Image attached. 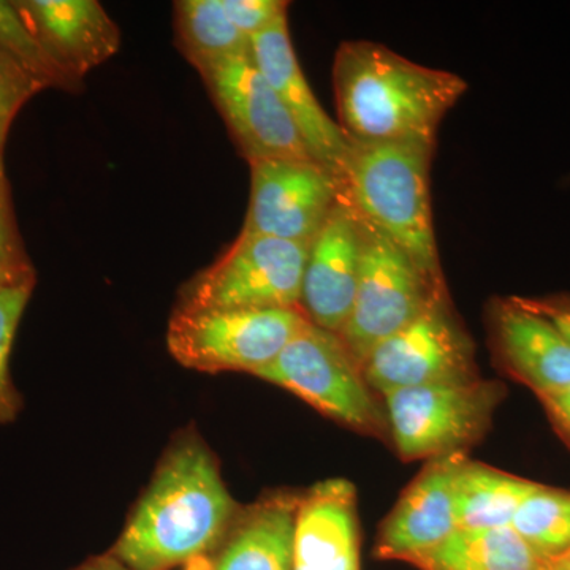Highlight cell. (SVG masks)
<instances>
[{"mask_svg":"<svg viewBox=\"0 0 570 570\" xmlns=\"http://www.w3.org/2000/svg\"><path fill=\"white\" fill-rule=\"evenodd\" d=\"M463 452L431 460L382 524L376 553L385 560L407 561L436 549L459 531L455 479Z\"/></svg>","mask_w":570,"mask_h":570,"instance_id":"5bb4252c","label":"cell"},{"mask_svg":"<svg viewBox=\"0 0 570 570\" xmlns=\"http://www.w3.org/2000/svg\"><path fill=\"white\" fill-rule=\"evenodd\" d=\"M236 148L254 160H314L253 52L198 70Z\"/></svg>","mask_w":570,"mask_h":570,"instance_id":"30bf717a","label":"cell"},{"mask_svg":"<svg viewBox=\"0 0 570 570\" xmlns=\"http://www.w3.org/2000/svg\"><path fill=\"white\" fill-rule=\"evenodd\" d=\"M363 257V217L344 189L307 249L302 311L311 324L337 333L354 305Z\"/></svg>","mask_w":570,"mask_h":570,"instance_id":"7c38bea8","label":"cell"},{"mask_svg":"<svg viewBox=\"0 0 570 570\" xmlns=\"http://www.w3.org/2000/svg\"><path fill=\"white\" fill-rule=\"evenodd\" d=\"M491 330L504 365L538 396L569 387L570 340L531 299L498 302Z\"/></svg>","mask_w":570,"mask_h":570,"instance_id":"2e32d148","label":"cell"},{"mask_svg":"<svg viewBox=\"0 0 570 570\" xmlns=\"http://www.w3.org/2000/svg\"><path fill=\"white\" fill-rule=\"evenodd\" d=\"M36 284L0 288V425H9L20 415L22 397L10 373L14 336Z\"/></svg>","mask_w":570,"mask_h":570,"instance_id":"cb8c5ba5","label":"cell"},{"mask_svg":"<svg viewBox=\"0 0 570 570\" xmlns=\"http://www.w3.org/2000/svg\"><path fill=\"white\" fill-rule=\"evenodd\" d=\"M37 284V272L14 214L11 187L0 157V288Z\"/></svg>","mask_w":570,"mask_h":570,"instance_id":"d4e9b609","label":"cell"},{"mask_svg":"<svg viewBox=\"0 0 570 570\" xmlns=\"http://www.w3.org/2000/svg\"><path fill=\"white\" fill-rule=\"evenodd\" d=\"M258 379L302 397L321 414L360 433L389 426L363 367L337 333L307 322Z\"/></svg>","mask_w":570,"mask_h":570,"instance_id":"5b68a950","label":"cell"},{"mask_svg":"<svg viewBox=\"0 0 570 570\" xmlns=\"http://www.w3.org/2000/svg\"><path fill=\"white\" fill-rule=\"evenodd\" d=\"M411 564L420 570H546V560L512 528L455 531Z\"/></svg>","mask_w":570,"mask_h":570,"instance_id":"ffe728a7","label":"cell"},{"mask_svg":"<svg viewBox=\"0 0 570 570\" xmlns=\"http://www.w3.org/2000/svg\"><path fill=\"white\" fill-rule=\"evenodd\" d=\"M296 505L298 498L276 494L239 510L209 570H294Z\"/></svg>","mask_w":570,"mask_h":570,"instance_id":"ac0fdd59","label":"cell"},{"mask_svg":"<svg viewBox=\"0 0 570 570\" xmlns=\"http://www.w3.org/2000/svg\"><path fill=\"white\" fill-rule=\"evenodd\" d=\"M539 397L553 422L570 438V385Z\"/></svg>","mask_w":570,"mask_h":570,"instance_id":"83f0119b","label":"cell"},{"mask_svg":"<svg viewBox=\"0 0 570 570\" xmlns=\"http://www.w3.org/2000/svg\"><path fill=\"white\" fill-rule=\"evenodd\" d=\"M239 509L197 434L171 444L110 553L130 570H174L213 553Z\"/></svg>","mask_w":570,"mask_h":570,"instance_id":"6da1fadb","label":"cell"},{"mask_svg":"<svg viewBox=\"0 0 570 570\" xmlns=\"http://www.w3.org/2000/svg\"><path fill=\"white\" fill-rule=\"evenodd\" d=\"M433 153L434 146L422 142L351 141L343 181L363 219L445 287L431 209Z\"/></svg>","mask_w":570,"mask_h":570,"instance_id":"3957f363","label":"cell"},{"mask_svg":"<svg viewBox=\"0 0 570 570\" xmlns=\"http://www.w3.org/2000/svg\"><path fill=\"white\" fill-rule=\"evenodd\" d=\"M43 91L7 56L0 55V157H3L11 124L33 96Z\"/></svg>","mask_w":570,"mask_h":570,"instance_id":"484cf974","label":"cell"},{"mask_svg":"<svg viewBox=\"0 0 570 570\" xmlns=\"http://www.w3.org/2000/svg\"><path fill=\"white\" fill-rule=\"evenodd\" d=\"M362 367L367 385L379 395L478 377L474 346L450 309L448 296L379 343Z\"/></svg>","mask_w":570,"mask_h":570,"instance_id":"9c48e42d","label":"cell"},{"mask_svg":"<svg viewBox=\"0 0 570 570\" xmlns=\"http://www.w3.org/2000/svg\"><path fill=\"white\" fill-rule=\"evenodd\" d=\"M531 302L570 340V299H542V302L531 299Z\"/></svg>","mask_w":570,"mask_h":570,"instance_id":"f1b7e54d","label":"cell"},{"mask_svg":"<svg viewBox=\"0 0 570 570\" xmlns=\"http://www.w3.org/2000/svg\"><path fill=\"white\" fill-rule=\"evenodd\" d=\"M298 309H187L175 307L167 347L179 365L200 373L257 376L307 324Z\"/></svg>","mask_w":570,"mask_h":570,"instance_id":"277c9868","label":"cell"},{"mask_svg":"<svg viewBox=\"0 0 570 570\" xmlns=\"http://www.w3.org/2000/svg\"><path fill=\"white\" fill-rule=\"evenodd\" d=\"M333 88L337 124L348 140L436 146L439 126L468 91V81L385 45L352 40L337 48Z\"/></svg>","mask_w":570,"mask_h":570,"instance_id":"7a4b0ae2","label":"cell"},{"mask_svg":"<svg viewBox=\"0 0 570 570\" xmlns=\"http://www.w3.org/2000/svg\"><path fill=\"white\" fill-rule=\"evenodd\" d=\"M242 234L311 245L344 193V181L316 160H254Z\"/></svg>","mask_w":570,"mask_h":570,"instance_id":"8fae6325","label":"cell"},{"mask_svg":"<svg viewBox=\"0 0 570 570\" xmlns=\"http://www.w3.org/2000/svg\"><path fill=\"white\" fill-rule=\"evenodd\" d=\"M294 570H360L356 497L347 480H325L298 498Z\"/></svg>","mask_w":570,"mask_h":570,"instance_id":"e0dca14e","label":"cell"},{"mask_svg":"<svg viewBox=\"0 0 570 570\" xmlns=\"http://www.w3.org/2000/svg\"><path fill=\"white\" fill-rule=\"evenodd\" d=\"M538 483L464 460L455 479L459 530H499L512 527L513 517Z\"/></svg>","mask_w":570,"mask_h":570,"instance_id":"d6986e66","label":"cell"},{"mask_svg":"<svg viewBox=\"0 0 570 570\" xmlns=\"http://www.w3.org/2000/svg\"><path fill=\"white\" fill-rule=\"evenodd\" d=\"M250 52L258 69L291 112L307 153L317 164L343 179L351 140L343 127L330 118L318 102L305 71L299 67L288 32V13L250 39Z\"/></svg>","mask_w":570,"mask_h":570,"instance_id":"4fadbf2b","label":"cell"},{"mask_svg":"<svg viewBox=\"0 0 570 570\" xmlns=\"http://www.w3.org/2000/svg\"><path fill=\"white\" fill-rule=\"evenodd\" d=\"M13 6L51 61L80 85L121 48L118 24L96 0H13Z\"/></svg>","mask_w":570,"mask_h":570,"instance_id":"9a60e30c","label":"cell"},{"mask_svg":"<svg viewBox=\"0 0 570 570\" xmlns=\"http://www.w3.org/2000/svg\"><path fill=\"white\" fill-rule=\"evenodd\" d=\"M75 570H130L116 560L111 553L102 554V557L91 558V560L82 562L80 568Z\"/></svg>","mask_w":570,"mask_h":570,"instance_id":"f546056e","label":"cell"},{"mask_svg":"<svg viewBox=\"0 0 570 570\" xmlns=\"http://www.w3.org/2000/svg\"><path fill=\"white\" fill-rule=\"evenodd\" d=\"M393 444L404 460L461 452L490 426L499 401L493 382H441L382 395Z\"/></svg>","mask_w":570,"mask_h":570,"instance_id":"ba28073f","label":"cell"},{"mask_svg":"<svg viewBox=\"0 0 570 570\" xmlns=\"http://www.w3.org/2000/svg\"><path fill=\"white\" fill-rule=\"evenodd\" d=\"M0 55L24 70L41 89L78 94L80 82L71 80L55 62L28 28L13 2L0 0Z\"/></svg>","mask_w":570,"mask_h":570,"instance_id":"603a6c76","label":"cell"},{"mask_svg":"<svg viewBox=\"0 0 570 570\" xmlns=\"http://www.w3.org/2000/svg\"><path fill=\"white\" fill-rule=\"evenodd\" d=\"M309 245L242 234L181 291L187 309H298ZM303 313V311H302Z\"/></svg>","mask_w":570,"mask_h":570,"instance_id":"8992f818","label":"cell"},{"mask_svg":"<svg viewBox=\"0 0 570 570\" xmlns=\"http://www.w3.org/2000/svg\"><path fill=\"white\" fill-rule=\"evenodd\" d=\"M445 296V287L434 284L406 250L363 219L362 268L341 340L363 365L379 343L395 335L431 303Z\"/></svg>","mask_w":570,"mask_h":570,"instance_id":"52a82bcc","label":"cell"},{"mask_svg":"<svg viewBox=\"0 0 570 570\" xmlns=\"http://www.w3.org/2000/svg\"><path fill=\"white\" fill-rule=\"evenodd\" d=\"M176 47L202 70L250 52V39L228 18L223 0H178L174 6Z\"/></svg>","mask_w":570,"mask_h":570,"instance_id":"44dd1931","label":"cell"},{"mask_svg":"<svg viewBox=\"0 0 570 570\" xmlns=\"http://www.w3.org/2000/svg\"><path fill=\"white\" fill-rule=\"evenodd\" d=\"M546 570H570V549L560 557L547 560Z\"/></svg>","mask_w":570,"mask_h":570,"instance_id":"4dcf8cb0","label":"cell"},{"mask_svg":"<svg viewBox=\"0 0 570 570\" xmlns=\"http://www.w3.org/2000/svg\"><path fill=\"white\" fill-rule=\"evenodd\" d=\"M228 18L245 36L253 39L288 13L285 0H223Z\"/></svg>","mask_w":570,"mask_h":570,"instance_id":"4316f807","label":"cell"},{"mask_svg":"<svg viewBox=\"0 0 570 570\" xmlns=\"http://www.w3.org/2000/svg\"><path fill=\"white\" fill-rule=\"evenodd\" d=\"M510 528L543 560L560 557L570 549V491L539 485L521 502Z\"/></svg>","mask_w":570,"mask_h":570,"instance_id":"7402d4cb","label":"cell"}]
</instances>
